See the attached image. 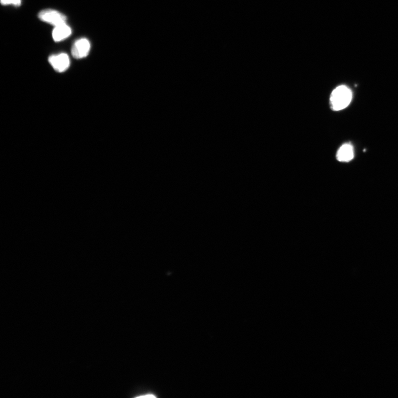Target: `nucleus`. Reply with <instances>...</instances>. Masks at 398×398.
<instances>
[{
    "label": "nucleus",
    "instance_id": "f257e3e1",
    "mask_svg": "<svg viewBox=\"0 0 398 398\" xmlns=\"http://www.w3.org/2000/svg\"><path fill=\"white\" fill-rule=\"evenodd\" d=\"M353 99V93L345 85L338 86L331 93V106L333 110L339 111L347 107Z\"/></svg>",
    "mask_w": 398,
    "mask_h": 398
},
{
    "label": "nucleus",
    "instance_id": "f03ea898",
    "mask_svg": "<svg viewBox=\"0 0 398 398\" xmlns=\"http://www.w3.org/2000/svg\"><path fill=\"white\" fill-rule=\"evenodd\" d=\"M38 19L54 27L66 24L67 17L64 14L55 10L46 9L39 12Z\"/></svg>",
    "mask_w": 398,
    "mask_h": 398
},
{
    "label": "nucleus",
    "instance_id": "7ed1b4c3",
    "mask_svg": "<svg viewBox=\"0 0 398 398\" xmlns=\"http://www.w3.org/2000/svg\"><path fill=\"white\" fill-rule=\"evenodd\" d=\"M90 48L91 44L88 39L80 38L76 40L72 46V55L76 59H84L89 55Z\"/></svg>",
    "mask_w": 398,
    "mask_h": 398
},
{
    "label": "nucleus",
    "instance_id": "20e7f679",
    "mask_svg": "<svg viewBox=\"0 0 398 398\" xmlns=\"http://www.w3.org/2000/svg\"><path fill=\"white\" fill-rule=\"evenodd\" d=\"M48 61L54 70L59 73L66 72L71 64L70 59L66 53L51 55L49 57Z\"/></svg>",
    "mask_w": 398,
    "mask_h": 398
},
{
    "label": "nucleus",
    "instance_id": "39448f33",
    "mask_svg": "<svg viewBox=\"0 0 398 398\" xmlns=\"http://www.w3.org/2000/svg\"><path fill=\"white\" fill-rule=\"evenodd\" d=\"M72 33V28L66 23L54 27L52 32V37L55 42H60L70 37Z\"/></svg>",
    "mask_w": 398,
    "mask_h": 398
},
{
    "label": "nucleus",
    "instance_id": "423d86ee",
    "mask_svg": "<svg viewBox=\"0 0 398 398\" xmlns=\"http://www.w3.org/2000/svg\"><path fill=\"white\" fill-rule=\"evenodd\" d=\"M337 159L342 162H349L354 158V149L350 143L345 144L339 148L337 153Z\"/></svg>",
    "mask_w": 398,
    "mask_h": 398
},
{
    "label": "nucleus",
    "instance_id": "0eeeda50",
    "mask_svg": "<svg viewBox=\"0 0 398 398\" xmlns=\"http://www.w3.org/2000/svg\"><path fill=\"white\" fill-rule=\"evenodd\" d=\"M134 397H158V394L155 392L151 389H138Z\"/></svg>",
    "mask_w": 398,
    "mask_h": 398
},
{
    "label": "nucleus",
    "instance_id": "6e6552de",
    "mask_svg": "<svg viewBox=\"0 0 398 398\" xmlns=\"http://www.w3.org/2000/svg\"><path fill=\"white\" fill-rule=\"evenodd\" d=\"M3 5H13L14 7H19L21 5V0H1Z\"/></svg>",
    "mask_w": 398,
    "mask_h": 398
}]
</instances>
